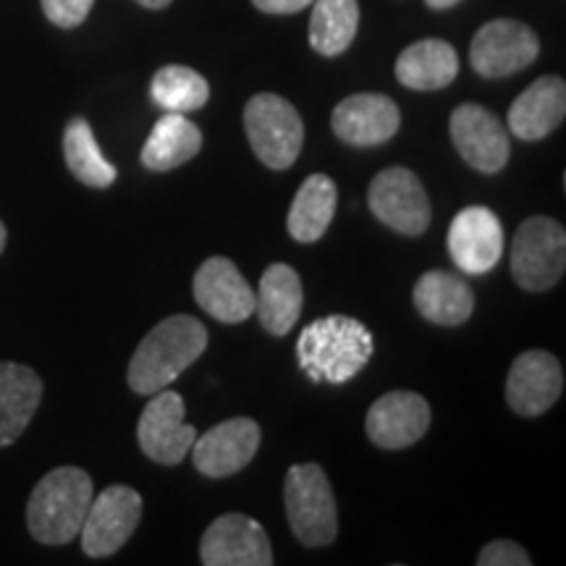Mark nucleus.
I'll list each match as a JSON object with an SVG mask.
<instances>
[{
    "label": "nucleus",
    "instance_id": "obj_5",
    "mask_svg": "<svg viewBox=\"0 0 566 566\" xmlns=\"http://www.w3.org/2000/svg\"><path fill=\"white\" fill-rule=\"evenodd\" d=\"M244 129L252 153L273 171H286L300 158L304 145L302 116L289 101L273 92H260L244 108Z\"/></svg>",
    "mask_w": 566,
    "mask_h": 566
},
{
    "label": "nucleus",
    "instance_id": "obj_30",
    "mask_svg": "<svg viewBox=\"0 0 566 566\" xmlns=\"http://www.w3.org/2000/svg\"><path fill=\"white\" fill-rule=\"evenodd\" d=\"M480 566H530L533 558L527 556V551L514 541H493L480 551L478 556Z\"/></svg>",
    "mask_w": 566,
    "mask_h": 566
},
{
    "label": "nucleus",
    "instance_id": "obj_12",
    "mask_svg": "<svg viewBox=\"0 0 566 566\" xmlns=\"http://www.w3.org/2000/svg\"><path fill=\"white\" fill-rule=\"evenodd\" d=\"M451 142L459 155L480 174H499L509 163V134L504 124L478 103H462L449 118Z\"/></svg>",
    "mask_w": 566,
    "mask_h": 566
},
{
    "label": "nucleus",
    "instance_id": "obj_19",
    "mask_svg": "<svg viewBox=\"0 0 566 566\" xmlns=\"http://www.w3.org/2000/svg\"><path fill=\"white\" fill-rule=\"evenodd\" d=\"M566 84L562 76H541L509 108V129L516 139L537 142L564 124Z\"/></svg>",
    "mask_w": 566,
    "mask_h": 566
},
{
    "label": "nucleus",
    "instance_id": "obj_21",
    "mask_svg": "<svg viewBox=\"0 0 566 566\" xmlns=\"http://www.w3.org/2000/svg\"><path fill=\"white\" fill-rule=\"evenodd\" d=\"M302 279L292 265L275 263L260 279L254 294V313L260 325L273 336H286L300 321L302 313Z\"/></svg>",
    "mask_w": 566,
    "mask_h": 566
},
{
    "label": "nucleus",
    "instance_id": "obj_17",
    "mask_svg": "<svg viewBox=\"0 0 566 566\" xmlns=\"http://www.w3.org/2000/svg\"><path fill=\"white\" fill-rule=\"evenodd\" d=\"M430 428V405L415 391H391L380 396L365 420L367 438L386 451L407 449Z\"/></svg>",
    "mask_w": 566,
    "mask_h": 566
},
{
    "label": "nucleus",
    "instance_id": "obj_14",
    "mask_svg": "<svg viewBox=\"0 0 566 566\" xmlns=\"http://www.w3.org/2000/svg\"><path fill=\"white\" fill-rule=\"evenodd\" d=\"M564 370L554 354L530 349L514 359L506 378V401L516 415H546L562 399Z\"/></svg>",
    "mask_w": 566,
    "mask_h": 566
},
{
    "label": "nucleus",
    "instance_id": "obj_31",
    "mask_svg": "<svg viewBox=\"0 0 566 566\" xmlns=\"http://www.w3.org/2000/svg\"><path fill=\"white\" fill-rule=\"evenodd\" d=\"M252 3L263 13H296L313 6L315 0H252Z\"/></svg>",
    "mask_w": 566,
    "mask_h": 566
},
{
    "label": "nucleus",
    "instance_id": "obj_7",
    "mask_svg": "<svg viewBox=\"0 0 566 566\" xmlns=\"http://www.w3.org/2000/svg\"><path fill=\"white\" fill-rule=\"evenodd\" d=\"M367 205L380 223L405 237H420L433 216L422 181L405 166L386 168L375 176L367 189Z\"/></svg>",
    "mask_w": 566,
    "mask_h": 566
},
{
    "label": "nucleus",
    "instance_id": "obj_27",
    "mask_svg": "<svg viewBox=\"0 0 566 566\" xmlns=\"http://www.w3.org/2000/svg\"><path fill=\"white\" fill-rule=\"evenodd\" d=\"M359 30L357 0H315L310 17V45L315 53L334 55L346 53Z\"/></svg>",
    "mask_w": 566,
    "mask_h": 566
},
{
    "label": "nucleus",
    "instance_id": "obj_13",
    "mask_svg": "<svg viewBox=\"0 0 566 566\" xmlns=\"http://www.w3.org/2000/svg\"><path fill=\"white\" fill-rule=\"evenodd\" d=\"M449 254L459 271L483 275L504 254V226L491 208L470 205L449 226Z\"/></svg>",
    "mask_w": 566,
    "mask_h": 566
},
{
    "label": "nucleus",
    "instance_id": "obj_1",
    "mask_svg": "<svg viewBox=\"0 0 566 566\" xmlns=\"http://www.w3.org/2000/svg\"><path fill=\"white\" fill-rule=\"evenodd\" d=\"M205 346H208V331L197 317H166L142 338L137 352H134L129 373H126L129 388L139 396L163 391L202 357Z\"/></svg>",
    "mask_w": 566,
    "mask_h": 566
},
{
    "label": "nucleus",
    "instance_id": "obj_34",
    "mask_svg": "<svg viewBox=\"0 0 566 566\" xmlns=\"http://www.w3.org/2000/svg\"><path fill=\"white\" fill-rule=\"evenodd\" d=\"M6 242H9V231H6V223L0 221V254L6 250Z\"/></svg>",
    "mask_w": 566,
    "mask_h": 566
},
{
    "label": "nucleus",
    "instance_id": "obj_6",
    "mask_svg": "<svg viewBox=\"0 0 566 566\" xmlns=\"http://www.w3.org/2000/svg\"><path fill=\"white\" fill-rule=\"evenodd\" d=\"M566 271V231L554 218H527L514 233L512 275L525 292H548Z\"/></svg>",
    "mask_w": 566,
    "mask_h": 566
},
{
    "label": "nucleus",
    "instance_id": "obj_11",
    "mask_svg": "<svg viewBox=\"0 0 566 566\" xmlns=\"http://www.w3.org/2000/svg\"><path fill=\"white\" fill-rule=\"evenodd\" d=\"M205 566H271L273 548L260 522L247 514H223L205 530L200 543Z\"/></svg>",
    "mask_w": 566,
    "mask_h": 566
},
{
    "label": "nucleus",
    "instance_id": "obj_28",
    "mask_svg": "<svg viewBox=\"0 0 566 566\" xmlns=\"http://www.w3.org/2000/svg\"><path fill=\"white\" fill-rule=\"evenodd\" d=\"M153 103L160 105L168 113H192L200 111L210 97V84L202 74H197L195 69L179 66H163L155 71L153 84H150Z\"/></svg>",
    "mask_w": 566,
    "mask_h": 566
},
{
    "label": "nucleus",
    "instance_id": "obj_20",
    "mask_svg": "<svg viewBox=\"0 0 566 566\" xmlns=\"http://www.w3.org/2000/svg\"><path fill=\"white\" fill-rule=\"evenodd\" d=\"M42 401V380L32 367L0 363V449L17 443Z\"/></svg>",
    "mask_w": 566,
    "mask_h": 566
},
{
    "label": "nucleus",
    "instance_id": "obj_33",
    "mask_svg": "<svg viewBox=\"0 0 566 566\" xmlns=\"http://www.w3.org/2000/svg\"><path fill=\"white\" fill-rule=\"evenodd\" d=\"M424 3H428L430 9H436V11H443V9H451V6L462 3V0H424Z\"/></svg>",
    "mask_w": 566,
    "mask_h": 566
},
{
    "label": "nucleus",
    "instance_id": "obj_15",
    "mask_svg": "<svg viewBox=\"0 0 566 566\" xmlns=\"http://www.w3.org/2000/svg\"><path fill=\"white\" fill-rule=\"evenodd\" d=\"M260 449V424L250 417H233L195 438V467L208 478H231L252 462Z\"/></svg>",
    "mask_w": 566,
    "mask_h": 566
},
{
    "label": "nucleus",
    "instance_id": "obj_3",
    "mask_svg": "<svg viewBox=\"0 0 566 566\" xmlns=\"http://www.w3.org/2000/svg\"><path fill=\"white\" fill-rule=\"evenodd\" d=\"M92 478L80 467H55L34 485L27 504V527L42 546H66L80 537L90 512Z\"/></svg>",
    "mask_w": 566,
    "mask_h": 566
},
{
    "label": "nucleus",
    "instance_id": "obj_26",
    "mask_svg": "<svg viewBox=\"0 0 566 566\" xmlns=\"http://www.w3.org/2000/svg\"><path fill=\"white\" fill-rule=\"evenodd\" d=\"M63 158L74 179L92 189H108L118 179L116 166L105 158L87 118H71L63 132Z\"/></svg>",
    "mask_w": 566,
    "mask_h": 566
},
{
    "label": "nucleus",
    "instance_id": "obj_8",
    "mask_svg": "<svg viewBox=\"0 0 566 566\" xmlns=\"http://www.w3.org/2000/svg\"><path fill=\"white\" fill-rule=\"evenodd\" d=\"M541 55V40L525 21L493 19L478 30L470 45V63L485 80H504L527 69Z\"/></svg>",
    "mask_w": 566,
    "mask_h": 566
},
{
    "label": "nucleus",
    "instance_id": "obj_2",
    "mask_svg": "<svg viewBox=\"0 0 566 566\" xmlns=\"http://www.w3.org/2000/svg\"><path fill=\"white\" fill-rule=\"evenodd\" d=\"M373 334L354 317L328 315L300 334L296 357L313 384H346L373 357Z\"/></svg>",
    "mask_w": 566,
    "mask_h": 566
},
{
    "label": "nucleus",
    "instance_id": "obj_16",
    "mask_svg": "<svg viewBox=\"0 0 566 566\" xmlns=\"http://www.w3.org/2000/svg\"><path fill=\"white\" fill-rule=\"evenodd\" d=\"M195 300L221 323H244L254 313V292L229 258H210L195 273Z\"/></svg>",
    "mask_w": 566,
    "mask_h": 566
},
{
    "label": "nucleus",
    "instance_id": "obj_25",
    "mask_svg": "<svg viewBox=\"0 0 566 566\" xmlns=\"http://www.w3.org/2000/svg\"><path fill=\"white\" fill-rule=\"evenodd\" d=\"M202 150V132L200 126L189 122L184 113H168L158 118L153 126L150 137L142 147V166L150 171H174L184 166Z\"/></svg>",
    "mask_w": 566,
    "mask_h": 566
},
{
    "label": "nucleus",
    "instance_id": "obj_29",
    "mask_svg": "<svg viewBox=\"0 0 566 566\" xmlns=\"http://www.w3.org/2000/svg\"><path fill=\"white\" fill-rule=\"evenodd\" d=\"M95 0H42V13L61 30H74L90 17Z\"/></svg>",
    "mask_w": 566,
    "mask_h": 566
},
{
    "label": "nucleus",
    "instance_id": "obj_4",
    "mask_svg": "<svg viewBox=\"0 0 566 566\" xmlns=\"http://www.w3.org/2000/svg\"><path fill=\"white\" fill-rule=\"evenodd\" d=\"M289 525L296 541L307 548L331 546L338 535L336 495L323 467L294 464L283 483Z\"/></svg>",
    "mask_w": 566,
    "mask_h": 566
},
{
    "label": "nucleus",
    "instance_id": "obj_32",
    "mask_svg": "<svg viewBox=\"0 0 566 566\" xmlns=\"http://www.w3.org/2000/svg\"><path fill=\"white\" fill-rule=\"evenodd\" d=\"M139 6H145V9H150V11H160V9H166V6H171V0H137Z\"/></svg>",
    "mask_w": 566,
    "mask_h": 566
},
{
    "label": "nucleus",
    "instance_id": "obj_23",
    "mask_svg": "<svg viewBox=\"0 0 566 566\" xmlns=\"http://www.w3.org/2000/svg\"><path fill=\"white\" fill-rule=\"evenodd\" d=\"M415 307L424 321L454 328V325H462L472 317L475 294L457 275L430 271L420 275V281L415 283Z\"/></svg>",
    "mask_w": 566,
    "mask_h": 566
},
{
    "label": "nucleus",
    "instance_id": "obj_24",
    "mask_svg": "<svg viewBox=\"0 0 566 566\" xmlns=\"http://www.w3.org/2000/svg\"><path fill=\"white\" fill-rule=\"evenodd\" d=\"M336 205L338 189L334 179H328L325 174L307 176L302 187L296 189V197L286 218V229L292 233L294 242L313 244L317 239H323L336 216Z\"/></svg>",
    "mask_w": 566,
    "mask_h": 566
},
{
    "label": "nucleus",
    "instance_id": "obj_9",
    "mask_svg": "<svg viewBox=\"0 0 566 566\" xmlns=\"http://www.w3.org/2000/svg\"><path fill=\"white\" fill-rule=\"evenodd\" d=\"M142 520V495L129 485H111L92 499L82 525V551L92 558L113 556L126 546Z\"/></svg>",
    "mask_w": 566,
    "mask_h": 566
},
{
    "label": "nucleus",
    "instance_id": "obj_22",
    "mask_svg": "<svg viewBox=\"0 0 566 566\" xmlns=\"http://www.w3.org/2000/svg\"><path fill=\"white\" fill-rule=\"evenodd\" d=\"M459 74V55L446 40H420L396 59V80L407 90L433 92L449 87Z\"/></svg>",
    "mask_w": 566,
    "mask_h": 566
},
{
    "label": "nucleus",
    "instance_id": "obj_10",
    "mask_svg": "<svg viewBox=\"0 0 566 566\" xmlns=\"http://www.w3.org/2000/svg\"><path fill=\"white\" fill-rule=\"evenodd\" d=\"M187 407H184L181 394L163 391L153 394V401L145 407L137 424V441L153 462L174 467L181 464L184 457L192 449L197 430L184 420Z\"/></svg>",
    "mask_w": 566,
    "mask_h": 566
},
{
    "label": "nucleus",
    "instance_id": "obj_18",
    "mask_svg": "<svg viewBox=\"0 0 566 566\" xmlns=\"http://www.w3.org/2000/svg\"><path fill=\"white\" fill-rule=\"evenodd\" d=\"M331 126L346 145L375 147L399 132L401 113L391 97L378 95V92H359L336 105Z\"/></svg>",
    "mask_w": 566,
    "mask_h": 566
}]
</instances>
